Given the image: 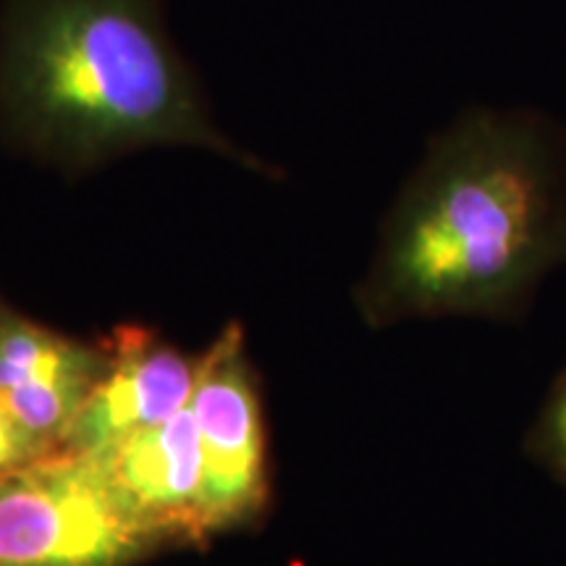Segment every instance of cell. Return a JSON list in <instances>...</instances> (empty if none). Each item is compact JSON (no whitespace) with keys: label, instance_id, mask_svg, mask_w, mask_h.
I'll return each mask as SVG.
<instances>
[{"label":"cell","instance_id":"obj_3","mask_svg":"<svg viewBox=\"0 0 566 566\" xmlns=\"http://www.w3.org/2000/svg\"><path fill=\"white\" fill-rule=\"evenodd\" d=\"M160 548L97 454L53 451L0 475V566H134Z\"/></svg>","mask_w":566,"mask_h":566},{"label":"cell","instance_id":"obj_1","mask_svg":"<svg viewBox=\"0 0 566 566\" xmlns=\"http://www.w3.org/2000/svg\"><path fill=\"white\" fill-rule=\"evenodd\" d=\"M566 265V134L541 113H464L380 229L354 302L373 328L438 317H520Z\"/></svg>","mask_w":566,"mask_h":566},{"label":"cell","instance_id":"obj_6","mask_svg":"<svg viewBox=\"0 0 566 566\" xmlns=\"http://www.w3.org/2000/svg\"><path fill=\"white\" fill-rule=\"evenodd\" d=\"M108 346L111 363L71 424L61 451H103L189 407L197 359L139 325H122Z\"/></svg>","mask_w":566,"mask_h":566},{"label":"cell","instance_id":"obj_8","mask_svg":"<svg viewBox=\"0 0 566 566\" xmlns=\"http://www.w3.org/2000/svg\"><path fill=\"white\" fill-rule=\"evenodd\" d=\"M525 454L566 488V367L525 436Z\"/></svg>","mask_w":566,"mask_h":566},{"label":"cell","instance_id":"obj_5","mask_svg":"<svg viewBox=\"0 0 566 566\" xmlns=\"http://www.w3.org/2000/svg\"><path fill=\"white\" fill-rule=\"evenodd\" d=\"M108 363V338L87 344L0 307V394L45 454L61 451Z\"/></svg>","mask_w":566,"mask_h":566},{"label":"cell","instance_id":"obj_4","mask_svg":"<svg viewBox=\"0 0 566 566\" xmlns=\"http://www.w3.org/2000/svg\"><path fill=\"white\" fill-rule=\"evenodd\" d=\"M189 409L202 449L208 537L252 525L265 512L271 480L263 405L239 323L197 359Z\"/></svg>","mask_w":566,"mask_h":566},{"label":"cell","instance_id":"obj_9","mask_svg":"<svg viewBox=\"0 0 566 566\" xmlns=\"http://www.w3.org/2000/svg\"><path fill=\"white\" fill-rule=\"evenodd\" d=\"M38 457H45V451L27 436V430L17 422L3 394H0V475Z\"/></svg>","mask_w":566,"mask_h":566},{"label":"cell","instance_id":"obj_2","mask_svg":"<svg viewBox=\"0 0 566 566\" xmlns=\"http://www.w3.org/2000/svg\"><path fill=\"white\" fill-rule=\"evenodd\" d=\"M0 108L32 153L71 174L158 145L202 147L268 174L212 122L163 24V0H11Z\"/></svg>","mask_w":566,"mask_h":566},{"label":"cell","instance_id":"obj_7","mask_svg":"<svg viewBox=\"0 0 566 566\" xmlns=\"http://www.w3.org/2000/svg\"><path fill=\"white\" fill-rule=\"evenodd\" d=\"M92 454L101 459L132 512L166 546L208 537L202 449L192 409Z\"/></svg>","mask_w":566,"mask_h":566}]
</instances>
